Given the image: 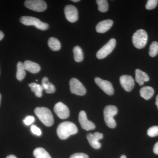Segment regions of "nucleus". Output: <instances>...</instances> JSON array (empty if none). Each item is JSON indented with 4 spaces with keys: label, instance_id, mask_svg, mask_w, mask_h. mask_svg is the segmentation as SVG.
<instances>
[{
    "label": "nucleus",
    "instance_id": "obj_1",
    "mask_svg": "<svg viewBox=\"0 0 158 158\" xmlns=\"http://www.w3.org/2000/svg\"><path fill=\"white\" fill-rule=\"evenodd\" d=\"M77 128L76 125L69 121L60 123L57 129V135L62 140L67 139L70 135L77 134Z\"/></svg>",
    "mask_w": 158,
    "mask_h": 158
},
{
    "label": "nucleus",
    "instance_id": "obj_2",
    "mask_svg": "<svg viewBox=\"0 0 158 158\" xmlns=\"http://www.w3.org/2000/svg\"><path fill=\"white\" fill-rule=\"evenodd\" d=\"M34 113L40 120L46 126L50 127L53 124V116L48 108L43 107H37L34 110Z\"/></svg>",
    "mask_w": 158,
    "mask_h": 158
},
{
    "label": "nucleus",
    "instance_id": "obj_3",
    "mask_svg": "<svg viewBox=\"0 0 158 158\" xmlns=\"http://www.w3.org/2000/svg\"><path fill=\"white\" fill-rule=\"evenodd\" d=\"M118 113V109L115 106L109 105L106 106L104 110V117L105 123L109 127L114 128L116 126L114 116Z\"/></svg>",
    "mask_w": 158,
    "mask_h": 158
},
{
    "label": "nucleus",
    "instance_id": "obj_4",
    "mask_svg": "<svg viewBox=\"0 0 158 158\" xmlns=\"http://www.w3.org/2000/svg\"><path fill=\"white\" fill-rule=\"evenodd\" d=\"M148 36L147 32L142 29L138 30L134 33L132 37V42L134 46L138 49L144 48L147 44Z\"/></svg>",
    "mask_w": 158,
    "mask_h": 158
},
{
    "label": "nucleus",
    "instance_id": "obj_5",
    "mask_svg": "<svg viewBox=\"0 0 158 158\" xmlns=\"http://www.w3.org/2000/svg\"><path fill=\"white\" fill-rule=\"evenodd\" d=\"M21 23L26 26H34L39 30L46 31L48 28L49 25L47 23L43 22L37 18L30 16H22L20 19Z\"/></svg>",
    "mask_w": 158,
    "mask_h": 158
},
{
    "label": "nucleus",
    "instance_id": "obj_6",
    "mask_svg": "<svg viewBox=\"0 0 158 158\" xmlns=\"http://www.w3.org/2000/svg\"><path fill=\"white\" fill-rule=\"evenodd\" d=\"M116 45V40L114 38L110 39L107 43L106 44L97 52L96 54L97 58L100 59L106 58L112 52Z\"/></svg>",
    "mask_w": 158,
    "mask_h": 158
},
{
    "label": "nucleus",
    "instance_id": "obj_7",
    "mask_svg": "<svg viewBox=\"0 0 158 158\" xmlns=\"http://www.w3.org/2000/svg\"><path fill=\"white\" fill-rule=\"evenodd\" d=\"M24 4L28 9L37 12L44 11L47 7L45 1L42 0H27Z\"/></svg>",
    "mask_w": 158,
    "mask_h": 158
},
{
    "label": "nucleus",
    "instance_id": "obj_8",
    "mask_svg": "<svg viewBox=\"0 0 158 158\" xmlns=\"http://www.w3.org/2000/svg\"><path fill=\"white\" fill-rule=\"evenodd\" d=\"M70 90L72 93L77 95L83 96L86 93V89L85 86L78 79L73 78L69 81Z\"/></svg>",
    "mask_w": 158,
    "mask_h": 158
},
{
    "label": "nucleus",
    "instance_id": "obj_9",
    "mask_svg": "<svg viewBox=\"0 0 158 158\" xmlns=\"http://www.w3.org/2000/svg\"><path fill=\"white\" fill-rule=\"evenodd\" d=\"M94 81L98 86L102 89L105 93L109 95L113 94L114 89L111 82L102 80L98 77L94 79Z\"/></svg>",
    "mask_w": 158,
    "mask_h": 158
},
{
    "label": "nucleus",
    "instance_id": "obj_10",
    "mask_svg": "<svg viewBox=\"0 0 158 158\" xmlns=\"http://www.w3.org/2000/svg\"><path fill=\"white\" fill-rule=\"evenodd\" d=\"M54 110L57 116L61 119H65L69 116L68 107L61 102H59L55 105Z\"/></svg>",
    "mask_w": 158,
    "mask_h": 158
},
{
    "label": "nucleus",
    "instance_id": "obj_11",
    "mask_svg": "<svg viewBox=\"0 0 158 158\" xmlns=\"http://www.w3.org/2000/svg\"><path fill=\"white\" fill-rule=\"evenodd\" d=\"M79 121L83 129L88 131L95 129V124L88 120L85 111H81L79 113Z\"/></svg>",
    "mask_w": 158,
    "mask_h": 158
},
{
    "label": "nucleus",
    "instance_id": "obj_12",
    "mask_svg": "<svg viewBox=\"0 0 158 158\" xmlns=\"http://www.w3.org/2000/svg\"><path fill=\"white\" fill-rule=\"evenodd\" d=\"M65 17L68 21L71 23L76 22L78 18L77 9L72 5L65 6L64 9Z\"/></svg>",
    "mask_w": 158,
    "mask_h": 158
},
{
    "label": "nucleus",
    "instance_id": "obj_13",
    "mask_svg": "<svg viewBox=\"0 0 158 158\" xmlns=\"http://www.w3.org/2000/svg\"><path fill=\"white\" fill-rule=\"evenodd\" d=\"M119 81L122 88L127 92L131 91L135 86V81L131 76L126 75L121 76Z\"/></svg>",
    "mask_w": 158,
    "mask_h": 158
},
{
    "label": "nucleus",
    "instance_id": "obj_14",
    "mask_svg": "<svg viewBox=\"0 0 158 158\" xmlns=\"http://www.w3.org/2000/svg\"><path fill=\"white\" fill-rule=\"evenodd\" d=\"M103 135L102 133L95 132L94 134L89 133L87 135V138L90 145L95 149H98L101 146V144L99 142V140L102 139Z\"/></svg>",
    "mask_w": 158,
    "mask_h": 158
},
{
    "label": "nucleus",
    "instance_id": "obj_15",
    "mask_svg": "<svg viewBox=\"0 0 158 158\" xmlns=\"http://www.w3.org/2000/svg\"><path fill=\"white\" fill-rule=\"evenodd\" d=\"M113 23V20L111 19L102 21L96 26V31L98 33H104L110 30Z\"/></svg>",
    "mask_w": 158,
    "mask_h": 158
},
{
    "label": "nucleus",
    "instance_id": "obj_16",
    "mask_svg": "<svg viewBox=\"0 0 158 158\" xmlns=\"http://www.w3.org/2000/svg\"><path fill=\"white\" fill-rule=\"evenodd\" d=\"M149 80V77L147 73L140 69H136L135 81L140 86H142L144 82L148 81Z\"/></svg>",
    "mask_w": 158,
    "mask_h": 158
},
{
    "label": "nucleus",
    "instance_id": "obj_17",
    "mask_svg": "<svg viewBox=\"0 0 158 158\" xmlns=\"http://www.w3.org/2000/svg\"><path fill=\"white\" fill-rule=\"evenodd\" d=\"M24 66L26 70L32 73H37L40 70V67L39 64L29 60L25 61Z\"/></svg>",
    "mask_w": 158,
    "mask_h": 158
},
{
    "label": "nucleus",
    "instance_id": "obj_18",
    "mask_svg": "<svg viewBox=\"0 0 158 158\" xmlns=\"http://www.w3.org/2000/svg\"><path fill=\"white\" fill-rule=\"evenodd\" d=\"M154 94V90L152 87L145 86L140 89V94L141 97L148 100L152 97Z\"/></svg>",
    "mask_w": 158,
    "mask_h": 158
},
{
    "label": "nucleus",
    "instance_id": "obj_19",
    "mask_svg": "<svg viewBox=\"0 0 158 158\" xmlns=\"http://www.w3.org/2000/svg\"><path fill=\"white\" fill-rule=\"evenodd\" d=\"M44 90H45L46 93H53L56 91V88L52 84L48 81L47 77H44L42 80V85Z\"/></svg>",
    "mask_w": 158,
    "mask_h": 158
},
{
    "label": "nucleus",
    "instance_id": "obj_20",
    "mask_svg": "<svg viewBox=\"0 0 158 158\" xmlns=\"http://www.w3.org/2000/svg\"><path fill=\"white\" fill-rule=\"evenodd\" d=\"M26 74V69L23 63L21 62H19L17 64L16 78L19 81H22L25 77Z\"/></svg>",
    "mask_w": 158,
    "mask_h": 158
},
{
    "label": "nucleus",
    "instance_id": "obj_21",
    "mask_svg": "<svg viewBox=\"0 0 158 158\" xmlns=\"http://www.w3.org/2000/svg\"><path fill=\"white\" fill-rule=\"evenodd\" d=\"M48 45L52 50L58 51L61 47V44L59 40L55 37H51L48 40Z\"/></svg>",
    "mask_w": 158,
    "mask_h": 158
},
{
    "label": "nucleus",
    "instance_id": "obj_22",
    "mask_svg": "<svg viewBox=\"0 0 158 158\" xmlns=\"http://www.w3.org/2000/svg\"><path fill=\"white\" fill-rule=\"evenodd\" d=\"M33 153L36 158H52L49 154L42 148H37L34 149Z\"/></svg>",
    "mask_w": 158,
    "mask_h": 158
},
{
    "label": "nucleus",
    "instance_id": "obj_23",
    "mask_svg": "<svg viewBox=\"0 0 158 158\" xmlns=\"http://www.w3.org/2000/svg\"><path fill=\"white\" fill-rule=\"evenodd\" d=\"M29 86L37 97L40 98L42 96V91L44 89L41 85L36 83H32L29 84Z\"/></svg>",
    "mask_w": 158,
    "mask_h": 158
},
{
    "label": "nucleus",
    "instance_id": "obj_24",
    "mask_svg": "<svg viewBox=\"0 0 158 158\" xmlns=\"http://www.w3.org/2000/svg\"><path fill=\"white\" fill-rule=\"evenodd\" d=\"M73 51L75 61L77 62H81L83 61L84 53L81 48L78 46L74 47Z\"/></svg>",
    "mask_w": 158,
    "mask_h": 158
},
{
    "label": "nucleus",
    "instance_id": "obj_25",
    "mask_svg": "<svg viewBox=\"0 0 158 158\" xmlns=\"http://www.w3.org/2000/svg\"><path fill=\"white\" fill-rule=\"evenodd\" d=\"M96 2L98 5L99 11L102 12H106L109 9L108 1L106 0H97Z\"/></svg>",
    "mask_w": 158,
    "mask_h": 158
},
{
    "label": "nucleus",
    "instance_id": "obj_26",
    "mask_svg": "<svg viewBox=\"0 0 158 158\" xmlns=\"http://www.w3.org/2000/svg\"><path fill=\"white\" fill-rule=\"evenodd\" d=\"M158 54V42L153 41L149 47V55L151 57H154Z\"/></svg>",
    "mask_w": 158,
    "mask_h": 158
},
{
    "label": "nucleus",
    "instance_id": "obj_27",
    "mask_svg": "<svg viewBox=\"0 0 158 158\" xmlns=\"http://www.w3.org/2000/svg\"><path fill=\"white\" fill-rule=\"evenodd\" d=\"M147 134L151 137H156L158 135V126H155L150 127L147 131Z\"/></svg>",
    "mask_w": 158,
    "mask_h": 158
},
{
    "label": "nucleus",
    "instance_id": "obj_28",
    "mask_svg": "<svg viewBox=\"0 0 158 158\" xmlns=\"http://www.w3.org/2000/svg\"><path fill=\"white\" fill-rule=\"evenodd\" d=\"M158 3L157 0H148L147 1L145 8L147 10H152L156 7Z\"/></svg>",
    "mask_w": 158,
    "mask_h": 158
},
{
    "label": "nucleus",
    "instance_id": "obj_29",
    "mask_svg": "<svg viewBox=\"0 0 158 158\" xmlns=\"http://www.w3.org/2000/svg\"><path fill=\"white\" fill-rule=\"evenodd\" d=\"M31 131L33 134L37 136L41 135L42 134L40 129L37 127L35 125H33L31 127Z\"/></svg>",
    "mask_w": 158,
    "mask_h": 158
},
{
    "label": "nucleus",
    "instance_id": "obj_30",
    "mask_svg": "<svg viewBox=\"0 0 158 158\" xmlns=\"http://www.w3.org/2000/svg\"><path fill=\"white\" fill-rule=\"evenodd\" d=\"M35 121V118L34 116H27L23 120V122L26 125H30L33 123Z\"/></svg>",
    "mask_w": 158,
    "mask_h": 158
},
{
    "label": "nucleus",
    "instance_id": "obj_31",
    "mask_svg": "<svg viewBox=\"0 0 158 158\" xmlns=\"http://www.w3.org/2000/svg\"><path fill=\"white\" fill-rule=\"evenodd\" d=\"M69 158H89V157L84 153H76L72 155Z\"/></svg>",
    "mask_w": 158,
    "mask_h": 158
},
{
    "label": "nucleus",
    "instance_id": "obj_32",
    "mask_svg": "<svg viewBox=\"0 0 158 158\" xmlns=\"http://www.w3.org/2000/svg\"><path fill=\"white\" fill-rule=\"evenodd\" d=\"M153 152L156 154L158 155V141L156 143L154 146Z\"/></svg>",
    "mask_w": 158,
    "mask_h": 158
},
{
    "label": "nucleus",
    "instance_id": "obj_33",
    "mask_svg": "<svg viewBox=\"0 0 158 158\" xmlns=\"http://www.w3.org/2000/svg\"><path fill=\"white\" fill-rule=\"evenodd\" d=\"M4 34L2 31H0V40H2V39L4 38Z\"/></svg>",
    "mask_w": 158,
    "mask_h": 158
},
{
    "label": "nucleus",
    "instance_id": "obj_34",
    "mask_svg": "<svg viewBox=\"0 0 158 158\" xmlns=\"http://www.w3.org/2000/svg\"><path fill=\"white\" fill-rule=\"evenodd\" d=\"M6 158H17L15 156L12 155H10L8 156Z\"/></svg>",
    "mask_w": 158,
    "mask_h": 158
},
{
    "label": "nucleus",
    "instance_id": "obj_35",
    "mask_svg": "<svg viewBox=\"0 0 158 158\" xmlns=\"http://www.w3.org/2000/svg\"><path fill=\"white\" fill-rule=\"evenodd\" d=\"M156 99V105L157 106V108L158 109V95H157Z\"/></svg>",
    "mask_w": 158,
    "mask_h": 158
},
{
    "label": "nucleus",
    "instance_id": "obj_36",
    "mask_svg": "<svg viewBox=\"0 0 158 158\" xmlns=\"http://www.w3.org/2000/svg\"><path fill=\"white\" fill-rule=\"evenodd\" d=\"M72 2H80V0H72Z\"/></svg>",
    "mask_w": 158,
    "mask_h": 158
},
{
    "label": "nucleus",
    "instance_id": "obj_37",
    "mask_svg": "<svg viewBox=\"0 0 158 158\" xmlns=\"http://www.w3.org/2000/svg\"><path fill=\"white\" fill-rule=\"evenodd\" d=\"M120 158H127L126 156L125 155L122 156Z\"/></svg>",
    "mask_w": 158,
    "mask_h": 158
},
{
    "label": "nucleus",
    "instance_id": "obj_38",
    "mask_svg": "<svg viewBox=\"0 0 158 158\" xmlns=\"http://www.w3.org/2000/svg\"><path fill=\"white\" fill-rule=\"evenodd\" d=\"M1 98H2V96H1V94H0V104H1Z\"/></svg>",
    "mask_w": 158,
    "mask_h": 158
}]
</instances>
